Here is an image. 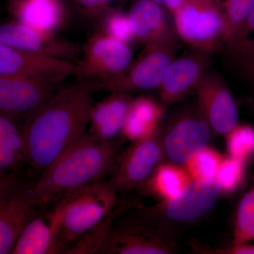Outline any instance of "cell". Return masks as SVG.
<instances>
[{
    "label": "cell",
    "instance_id": "5b68a950",
    "mask_svg": "<svg viewBox=\"0 0 254 254\" xmlns=\"http://www.w3.org/2000/svg\"><path fill=\"white\" fill-rule=\"evenodd\" d=\"M173 18L179 38L193 50L212 54L225 46L227 24L220 0H184Z\"/></svg>",
    "mask_w": 254,
    "mask_h": 254
},
{
    "label": "cell",
    "instance_id": "ac0fdd59",
    "mask_svg": "<svg viewBox=\"0 0 254 254\" xmlns=\"http://www.w3.org/2000/svg\"><path fill=\"white\" fill-rule=\"evenodd\" d=\"M133 98L128 93L113 92L104 99L93 103L88 134L96 141L104 143L118 139Z\"/></svg>",
    "mask_w": 254,
    "mask_h": 254
},
{
    "label": "cell",
    "instance_id": "8fae6325",
    "mask_svg": "<svg viewBox=\"0 0 254 254\" xmlns=\"http://www.w3.org/2000/svg\"><path fill=\"white\" fill-rule=\"evenodd\" d=\"M60 82L43 78L0 75V113L24 122L60 88Z\"/></svg>",
    "mask_w": 254,
    "mask_h": 254
},
{
    "label": "cell",
    "instance_id": "cb8c5ba5",
    "mask_svg": "<svg viewBox=\"0 0 254 254\" xmlns=\"http://www.w3.org/2000/svg\"><path fill=\"white\" fill-rule=\"evenodd\" d=\"M222 158L217 150L208 145L192 155L183 166L192 182L208 181L215 179Z\"/></svg>",
    "mask_w": 254,
    "mask_h": 254
},
{
    "label": "cell",
    "instance_id": "d4e9b609",
    "mask_svg": "<svg viewBox=\"0 0 254 254\" xmlns=\"http://www.w3.org/2000/svg\"><path fill=\"white\" fill-rule=\"evenodd\" d=\"M254 240V182L242 197L235 214L232 245L249 243Z\"/></svg>",
    "mask_w": 254,
    "mask_h": 254
},
{
    "label": "cell",
    "instance_id": "ba28073f",
    "mask_svg": "<svg viewBox=\"0 0 254 254\" xmlns=\"http://www.w3.org/2000/svg\"><path fill=\"white\" fill-rule=\"evenodd\" d=\"M131 46L99 32L94 31L81 47V56L76 64V81L100 87L118 77L133 61Z\"/></svg>",
    "mask_w": 254,
    "mask_h": 254
},
{
    "label": "cell",
    "instance_id": "6da1fadb",
    "mask_svg": "<svg viewBox=\"0 0 254 254\" xmlns=\"http://www.w3.org/2000/svg\"><path fill=\"white\" fill-rule=\"evenodd\" d=\"M97 91L92 83L76 81L60 88L46 104L23 122L25 161L33 175L39 177L86 133Z\"/></svg>",
    "mask_w": 254,
    "mask_h": 254
},
{
    "label": "cell",
    "instance_id": "30bf717a",
    "mask_svg": "<svg viewBox=\"0 0 254 254\" xmlns=\"http://www.w3.org/2000/svg\"><path fill=\"white\" fill-rule=\"evenodd\" d=\"M179 45L145 46L137 59L118 77L100 87L113 93L132 94L158 89L164 72L170 62L176 57Z\"/></svg>",
    "mask_w": 254,
    "mask_h": 254
},
{
    "label": "cell",
    "instance_id": "484cf974",
    "mask_svg": "<svg viewBox=\"0 0 254 254\" xmlns=\"http://www.w3.org/2000/svg\"><path fill=\"white\" fill-rule=\"evenodd\" d=\"M225 136L229 156L245 163L254 156V127L237 125Z\"/></svg>",
    "mask_w": 254,
    "mask_h": 254
},
{
    "label": "cell",
    "instance_id": "8992f818",
    "mask_svg": "<svg viewBox=\"0 0 254 254\" xmlns=\"http://www.w3.org/2000/svg\"><path fill=\"white\" fill-rule=\"evenodd\" d=\"M221 193L216 179L192 182L172 199L137 208L157 225L180 236V229L203 218L213 210Z\"/></svg>",
    "mask_w": 254,
    "mask_h": 254
},
{
    "label": "cell",
    "instance_id": "4316f807",
    "mask_svg": "<svg viewBox=\"0 0 254 254\" xmlns=\"http://www.w3.org/2000/svg\"><path fill=\"white\" fill-rule=\"evenodd\" d=\"M226 50L227 55L235 62L254 50V0L245 21Z\"/></svg>",
    "mask_w": 254,
    "mask_h": 254
},
{
    "label": "cell",
    "instance_id": "83f0119b",
    "mask_svg": "<svg viewBox=\"0 0 254 254\" xmlns=\"http://www.w3.org/2000/svg\"><path fill=\"white\" fill-rule=\"evenodd\" d=\"M227 24L225 47L231 44L250 11L253 0H220Z\"/></svg>",
    "mask_w": 254,
    "mask_h": 254
},
{
    "label": "cell",
    "instance_id": "52a82bcc",
    "mask_svg": "<svg viewBox=\"0 0 254 254\" xmlns=\"http://www.w3.org/2000/svg\"><path fill=\"white\" fill-rule=\"evenodd\" d=\"M213 133L197 104L177 110L161 122L164 161L183 165L208 146Z\"/></svg>",
    "mask_w": 254,
    "mask_h": 254
},
{
    "label": "cell",
    "instance_id": "f546056e",
    "mask_svg": "<svg viewBox=\"0 0 254 254\" xmlns=\"http://www.w3.org/2000/svg\"><path fill=\"white\" fill-rule=\"evenodd\" d=\"M0 144L11 148L24 156L22 125L6 115L0 113Z\"/></svg>",
    "mask_w": 254,
    "mask_h": 254
},
{
    "label": "cell",
    "instance_id": "d6986e66",
    "mask_svg": "<svg viewBox=\"0 0 254 254\" xmlns=\"http://www.w3.org/2000/svg\"><path fill=\"white\" fill-rule=\"evenodd\" d=\"M29 183L0 203V254H11L23 227L36 211L28 199Z\"/></svg>",
    "mask_w": 254,
    "mask_h": 254
},
{
    "label": "cell",
    "instance_id": "3957f363",
    "mask_svg": "<svg viewBox=\"0 0 254 254\" xmlns=\"http://www.w3.org/2000/svg\"><path fill=\"white\" fill-rule=\"evenodd\" d=\"M118 195L110 177L68 192L50 205L60 237L68 250L85 233L114 213Z\"/></svg>",
    "mask_w": 254,
    "mask_h": 254
},
{
    "label": "cell",
    "instance_id": "e0dca14e",
    "mask_svg": "<svg viewBox=\"0 0 254 254\" xmlns=\"http://www.w3.org/2000/svg\"><path fill=\"white\" fill-rule=\"evenodd\" d=\"M68 246L60 237L51 209H37L23 227L11 254H64Z\"/></svg>",
    "mask_w": 254,
    "mask_h": 254
},
{
    "label": "cell",
    "instance_id": "d590c367",
    "mask_svg": "<svg viewBox=\"0 0 254 254\" xmlns=\"http://www.w3.org/2000/svg\"><path fill=\"white\" fill-rule=\"evenodd\" d=\"M153 1L161 5L173 16L174 12L181 6L184 0H153Z\"/></svg>",
    "mask_w": 254,
    "mask_h": 254
},
{
    "label": "cell",
    "instance_id": "4dcf8cb0",
    "mask_svg": "<svg viewBox=\"0 0 254 254\" xmlns=\"http://www.w3.org/2000/svg\"><path fill=\"white\" fill-rule=\"evenodd\" d=\"M190 247L192 251L197 254H254V245L248 243L241 245H232L230 247L222 248H212L204 245L198 241L190 240Z\"/></svg>",
    "mask_w": 254,
    "mask_h": 254
},
{
    "label": "cell",
    "instance_id": "d6a6232c",
    "mask_svg": "<svg viewBox=\"0 0 254 254\" xmlns=\"http://www.w3.org/2000/svg\"><path fill=\"white\" fill-rule=\"evenodd\" d=\"M26 182L20 170L5 175H0V203L22 188Z\"/></svg>",
    "mask_w": 254,
    "mask_h": 254
},
{
    "label": "cell",
    "instance_id": "836d02e7",
    "mask_svg": "<svg viewBox=\"0 0 254 254\" xmlns=\"http://www.w3.org/2000/svg\"><path fill=\"white\" fill-rule=\"evenodd\" d=\"M23 163H26V161L23 155L11 148L0 144V175L20 170V167Z\"/></svg>",
    "mask_w": 254,
    "mask_h": 254
},
{
    "label": "cell",
    "instance_id": "f1b7e54d",
    "mask_svg": "<svg viewBox=\"0 0 254 254\" xmlns=\"http://www.w3.org/2000/svg\"><path fill=\"white\" fill-rule=\"evenodd\" d=\"M245 163L230 156L222 158L215 177L222 193H232L238 188L245 177Z\"/></svg>",
    "mask_w": 254,
    "mask_h": 254
},
{
    "label": "cell",
    "instance_id": "ffe728a7",
    "mask_svg": "<svg viewBox=\"0 0 254 254\" xmlns=\"http://www.w3.org/2000/svg\"><path fill=\"white\" fill-rule=\"evenodd\" d=\"M167 107L147 95L133 97L128 108L121 137L135 142L150 136L163 120Z\"/></svg>",
    "mask_w": 254,
    "mask_h": 254
},
{
    "label": "cell",
    "instance_id": "9a60e30c",
    "mask_svg": "<svg viewBox=\"0 0 254 254\" xmlns=\"http://www.w3.org/2000/svg\"><path fill=\"white\" fill-rule=\"evenodd\" d=\"M71 62L25 53L0 41V75L26 76L60 82L74 74Z\"/></svg>",
    "mask_w": 254,
    "mask_h": 254
},
{
    "label": "cell",
    "instance_id": "44dd1931",
    "mask_svg": "<svg viewBox=\"0 0 254 254\" xmlns=\"http://www.w3.org/2000/svg\"><path fill=\"white\" fill-rule=\"evenodd\" d=\"M12 14L15 21L51 33L66 24L64 11L58 0H18Z\"/></svg>",
    "mask_w": 254,
    "mask_h": 254
},
{
    "label": "cell",
    "instance_id": "4fadbf2b",
    "mask_svg": "<svg viewBox=\"0 0 254 254\" xmlns=\"http://www.w3.org/2000/svg\"><path fill=\"white\" fill-rule=\"evenodd\" d=\"M198 109L213 133L226 135L238 125L236 102L226 82L215 71H205L194 88Z\"/></svg>",
    "mask_w": 254,
    "mask_h": 254
},
{
    "label": "cell",
    "instance_id": "277c9868",
    "mask_svg": "<svg viewBox=\"0 0 254 254\" xmlns=\"http://www.w3.org/2000/svg\"><path fill=\"white\" fill-rule=\"evenodd\" d=\"M133 206V205H131ZM131 206L120 211L110 224L98 254H173L180 236L157 225Z\"/></svg>",
    "mask_w": 254,
    "mask_h": 254
},
{
    "label": "cell",
    "instance_id": "9c48e42d",
    "mask_svg": "<svg viewBox=\"0 0 254 254\" xmlns=\"http://www.w3.org/2000/svg\"><path fill=\"white\" fill-rule=\"evenodd\" d=\"M164 161L161 123L150 136L124 149L111 174L118 195L141 191L155 169Z\"/></svg>",
    "mask_w": 254,
    "mask_h": 254
},
{
    "label": "cell",
    "instance_id": "1f68e13d",
    "mask_svg": "<svg viewBox=\"0 0 254 254\" xmlns=\"http://www.w3.org/2000/svg\"><path fill=\"white\" fill-rule=\"evenodd\" d=\"M117 0H76V4L81 8L79 14L87 24L93 26L96 20L107 9V6Z\"/></svg>",
    "mask_w": 254,
    "mask_h": 254
},
{
    "label": "cell",
    "instance_id": "5bb4252c",
    "mask_svg": "<svg viewBox=\"0 0 254 254\" xmlns=\"http://www.w3.org/2000/svg\"><path fill=\"white\" fill-rule=\"evenodd\" d=\"M210 55L196 51L175 58L164 72L158 88L160 101L165 106L183 100L195 86L210 64Z\"/></svg>",
    "mask_w": 254,
    "mask_h": 254
},
{
    "label": "cell",
    "instance_id": "e575fe53",
    "mask_svg": "<svg viewBox=\"0 0 254 254\" xmlns=\"http://www.w3.org/2000/svg\"><path fill=\"white\" fill-rule=\"evenodd\" d=\"M235 63L244 77L254 88V50Z\"/></svg>",
    "mask_w": 254,
    "mask_h": 254
},
{
    "label": "cell",
    "instance_id": "2e32d148",
    "mask_svg": "<svg viewBox=\"0 0 254 254\" xmlns=\"http://www.w3.org/2000/svg\"><path fill=\"white\" fill-rule=\"evenodd\" d=\"M169 11L153 0H137L128 14L136 43L143 46L179 45Z\"/></svg>",
    "mask_w": 254,
    "mask_h": 254
},
{
    "label": "cell",
    "instance_id": "7a4b0ae2",
    "mask_svg": "<svg viewBox=\"0 0 254 254\" xmlns=\"http://www.w3.org/2000/svg\"><path fill=\"white\" fill-rule=\"evenodd\" d=\"M123 141L118 138L104 143L85 133L29 183L31 204L36 209L46 208L68 192L106 179L124 150Z\"/></svg>",
    "mask_w": 254,
    "mask_h": 254
},
{
    "label": "cell",
    "instance_id": "7402d4cb",
    "mask_svg": "<svg viewBox=\"0 0 254 254\" xmlns=\"http://www.w3.org/2000/svg\"><path fill=\"white\" fill-rule=\"evenodd\" d=\"M190 182L191 179L183 165L163 161L155 169L139 193L160 201L170 200L180 195Z\"/></svg>",
    "mask_w": 254,
    "mask_h": 254
},
{
    "label": "cell",
    "instance_id": "603a6c76",
    "mask_svg": "<svg viewBox=\"0 0 254 254\" xmlns=\"http://www.w3.org/2000/svg\"><path fill=\"white\" fill-rule=\"evenodd\" d=\"M93 26L94 31L99 32L128 46L136 43L128 14L120 10H105Z\"/></svg>",
    "mask_w": 254,
    "mask_h": 254
},
{
    "label": "cell",
    "instance_id": "7c38bea8",
    "mask_svg": "<svg viewBox=\"0 0 254 254\" xmlns=\"http://www.w3.org/2000/svg\"><path fill=\"white\" fill-rule=\"evenodd\" d=\"M0 41L29 54L74 64L81 56V47L77 43L15 20L0 23Z\"/></svg>",
    "mask_w": 254,
    "mask_h": 254
}]
</instances>
